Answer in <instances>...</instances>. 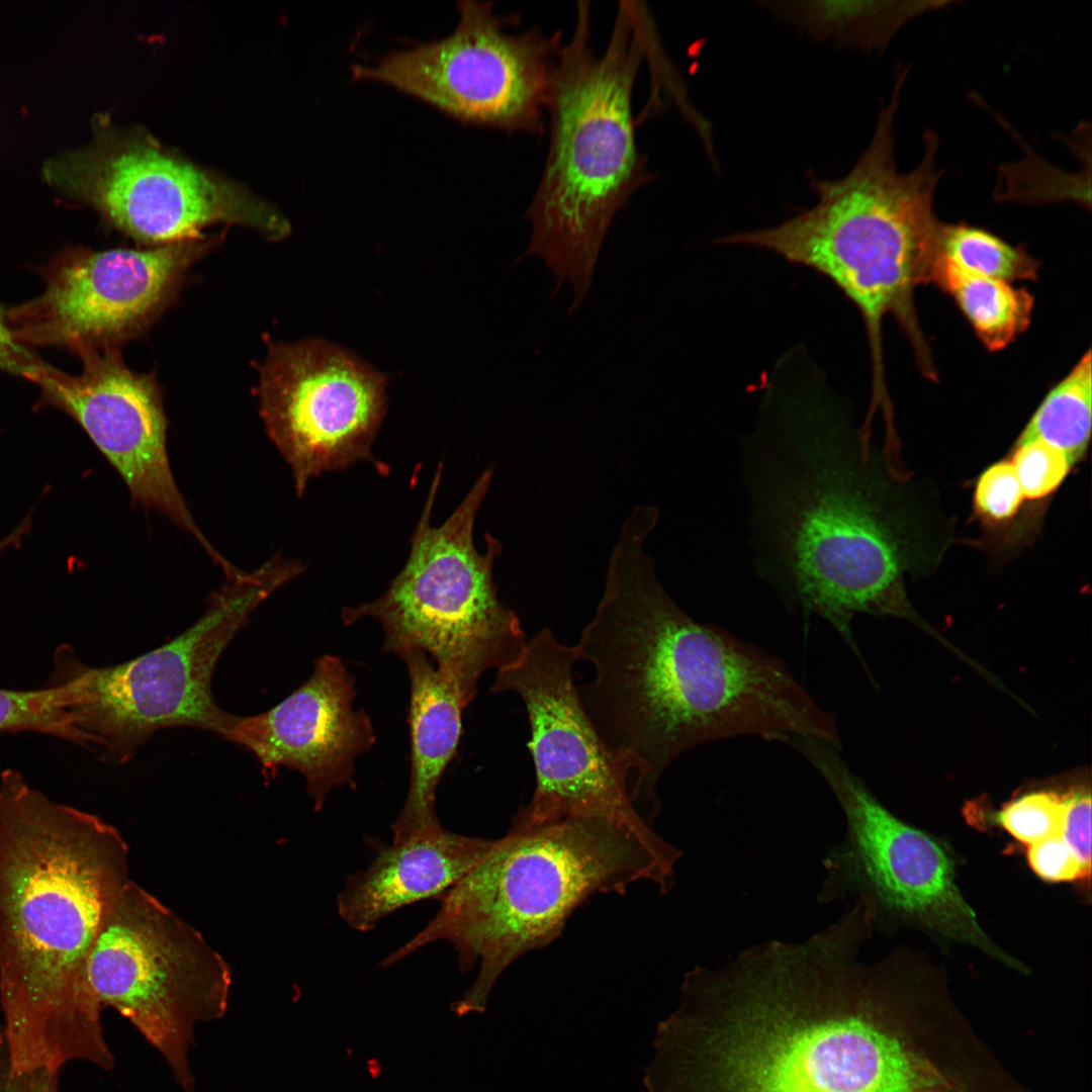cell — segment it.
I'll return each instance as SVG.
<instances>
[{"label": "cell", "instance_id": "obj_7", "mask_svg": "<svg viewBox=\"0 0 1092 1092\" xmlns=\"http://www.w3.org/2000/svg\"><path fill=\"white\" fill-rule=\"evenodd\" d=\"M442 466L435 471L404 566L383 595L345 607L341 618L348 626L362 618L379 622L386 652H425L467 707L481 675L515 662L528 640L517 614L497 596L493 566L503 551L500 541L486 533L483 552L473 541L492 470H484L450 517L434 527L431 514Z\"/></svg>", "mask_w": 1092, "mask_h": 1092}, {"label": "cell", "instance_id": "obj_6", "mask_svg": "<svg viewBox=\"0 0 1092 1092\" xmlns=\"http://www.w3.org/2000/svg\"><path fill=\"white\" fill-rule=\"evenodd\" d=\"M640 881H650L665 893L674 883V871L636 834L613 821L569 817L509 830L441 897L434 918L381 967L446 940L454 946L462 972L479 965L474 982L452 1010L458 1016L481 1013L507 968L555 940L586 899L623 894Z\"/></svg>", "mask_w": 1092, "mask_h": 1092}, {"label": "cell", "instance_id": "obj_28", "mask_svg": "<svg viewBox=\"0 0 1092 1092\" xmlns=\"http://www.w3.org/2000/svg\"><path fill=\"white\" fill-rule=\"evenodd\" d=\"M1026 848L1027 863L1042 881L1090 884L1091 870L1082 863L1062 835L1050 837Z\"/></svg>", "mask_w": 1092, "mask_h": 1092}, {"label": "cell", "instance_id": "obj_1", "mask_svg": "<svg viewBox=\"0 0 1092 1092\" xmlns=\"http://www.w3.org/2000/svg\"><path fill=\"white\" fill-rule=\"evenodd\" d=\"M873 930L854 903L802 942L700 970L672 1031L670 1092H946L903 961H858Z\"/></svg>", "mask_w": 1092, "mask_h": 1092}, {"label": "cell", "instance_id": "obj_32", "mask_svg": "<svg viewBox=\"0 0 1092 1092\" xmlns=\"http://www.w3.org/2000/svg\"><path fill=\"white\" fill-rule=\"evenodd\" d=\"M28 528H29V520L25 519L17 527V529H15L12 533H10L7 537H5L3 540L0 541V553L3 550L9 548L10 546L15 545L16 543H18L20 538L27 532Z\"/></svg>", "mask_w": 1092, "mask_h": 1092}, {"label": "cell", "instance_id": "obj_16", "mask_svg": "<svg viewBox=\"0 0 1092 1092\" xmlns=\"http://www.w3.org/2000/svg\"><path fill=\"white\" fill-rule=\"evenodd\" d=\"M77 355L81 374L47 363L29 379L48 402L70 415L117 470L132 500L155 510L191 534L223 568L228 560L197 527L172 473L167 453V418L155 376L130 370L120 347Z\"/></svg>", "mask_w": 1092, "mask_h": 1092}, {"label": "cell", "instance_id": "obj_21", "mask_svg": "<svg viewBox=\"0 0 1092 1092\" xmlns=\"http://www.w3.org/2000/svg\"><path fill=\"white\" fill-rule=\"evenodd\" d=\"M930 283L951 297L990 352L1006 348L1030 325L1034 297L1025 287L968 272L939 255Z\"/></svg>", "mask_w": 1092, "mask_h": 1092}, {"label": "cell", "instance_id": "obj_15", "mask_svg": "<svg viewBox=\"0 0 1092 1092\" xmlns=\"http://www.w3.org/2000/svg\"><path fill=\"white\" fill-rule=\"evenodd\" d=\"M212 245L203 238L143 250H66L47 269L43 292L7 310L9 328L24 346L76 354L120 347L154 322Z\"/></svg>", "mask_w": 1092, "mask_h": 1092}, {"label": "cell", "instance_id": "obj_12", "mask_svg": "<svg viewBox=\"0 0 1092 1092\" xmlns=\"http://www.w3.org/2000/svg\"><path fill=\"white\" fill-rule=\"evenodd\" d=\"M575 647L550 628L528 640L522 655L497 669L490 691L512 692L524 702L536 787L510 830H525L569 817L603 818L627 827L667 868L679 851L643 819L632 801L629 761L602 739L586 714L574 679Z\"/></svg>", "mask_w": 1092, "mask_h": 1092}, {"label": "cell", "instance_id": "obj_26", "mask_svg": "<svg viewBox=\"0 0 1092 1092\" xmlns=\"http://www.w3.org/2000/svg\"><path fill=\"white\" fill-rule=\"evenodd\" d=\"M1009 460L1024 498L1030 502L1056 492L1074 467L1061 449L1040 439L1016 441Z\"/></svg>", "mask_w": 1092, "mask_h": 1092}, {"label": "cell", "instance_id": "obj_5", "mask_svg": "<svg viewBox=\"0 0 1092 1092\" xmlns=\"http://www.w3.org/2000/svg\"><path fill=\"white\" fill-rule=\"evenodd\" d=\"M590 16V3L578 1L552 80L549 148L526 213L531 238L520 257L541 260L557 288L568 284L569 312L589 291L615 215L653 177L636 144L632 99L654 26L641 2L621 1L608 44L597 56Z\"/></svg>", "mask_w": 1092, "mask_h": 1092}, {"label": "cell", "instance_id": "obj_14", "mask_svg": "<svg viewBox=\"0 0 1092 1092\" xmlns=\"http://www.w3.org/2000/svg\"><path fill=\"white\" fill-rule=\"evenodd\" d=\"M386 379L345 349L321 339L268 341L259 366V411L301 496L323 473L368 461L386 413Z\"/></svg>", "mask_w": 1092, "mask_h": 1092}, {"label": "cell", "instance_id": "obj_18", "mask_svg": "<svg viewBox=\"0 0 1092 1092\" xmlns=\"http://www.w3.org/2000/svg\"><path fill=\"white\" fill-rule=\"evenodd\" d=\"M494 839L441 830L392 843L363 872L350 876L338 896L343 921L372 930L387 915L412 903L442 897L489 850Z\"/></svg>", "mask_w": 1092, "mask_h": 1092}, {"label": "cell", "instance_id": "obj_17", "mask_svg": "<svg viewBox=\"0 0 1092 1092\" xmlns=\"http://www.w3.org/2000/svg\"><path fill=\"white\" fill-rule=\"evenodd\" d=\"M355 697V677L339 657L325 654L291 695L263 713L239 716L223 737L251 751L266 778L279 767L297 770L321 811L334 788L355 789L354 762L375 743L370 718L353 708Z\"/></svg>", "mask_w": 1092, "mask_h": 1092}, {"label": "cell", "instance_id": "obj_25", "mask_svg": "<svg viewBox=\"0 0 1092 1092\" xmlns=\"http://www.w3.org/2000/svg\"><path fill=\"white\" fill-rule=\"evenodd\" d=\"M986 819L1026 847L1053 836H1063L1065 792L1035 790L1021 794Z\"/></svg>", "mask_w": 1092, "mask_h": 1092}, {"label": "cell", "instance_id": "obj_2", "mask_svg": "<svg viewBox=\"0 0 1092 1092\" xmlns=\"http://www.w3.org/2000/svg\"><path fill=\"white\" fill-rule=\"evenodd\" d=\"M742 445L758 574L855 649L856 613L918 621L905 574L920 567L889 451L819 395L768 399Z\"/></svg>", "mask_w": 1092, "mask_h": 1092}, {"label": "cell", "instance_id": "obj_10", "mask_svg": "<svg viewBox=\"0 0 1092 1092\" xmlns=\"http://www.w3.org/2000/svg\"><path fill=\"white\" fill-rule=\"evenodd\" d=\"M91 121L90 143L49 157L41 178L135 241L158 247L200 240L203 229L216 223L247 226L270 240L289 234L287 219L242 185L143 131L115 125L106 114Z\"/></svg>", "mask_w": 1092, "mask_h": 1092}, {"label": "cell", "instance_id": "obj_22", "mask_svg": "<svg viewBox=\"0 0 1092 1092\" xmlns=\"http://www.w3.org/2000/svg\"><path fill=\"white\" fill-rule=\"evenodd\" d=\"M1091 366L1088 349L1048 391L1016 441L1040 439L1061 449L1073 466L1081 461L1091 436Z\"/></svg>", "mask_w": 1092, "mask_h": 1092}, {"label": "cell", "instance_id": "obj_31", "mask_svg": "<svg viewBox=\"0 0 1092 1092\" xmlns=\"http://www.w3.org/2000/svg\"><path fill=\"white\" fill-rule=\"evenodd\" d=\"M44 364L17 341L9 328L7 311L0 306V369L29 380Z\"/></svg>", "mask_w": 1092, "mask_h": 1092}, {"label": "cell", "instance_id": "obj_23", "mask_svg": "<svg viewBox=\"0 0 1092 1092\" xmlns=\"http://www.w3.org/2000/svg\"><path fill=\"white\" fill-rule=\"evenodd\" d=\"M937 251L963 270L1009 283L1032 281L1038 274L1039 261L1024 246L965 222H941Z\"/></svg>", "mask_w": 1092, "mask_h": 1092}, {"label": "cell", "instance_id": "obj_20", "mask_svg": "<svg viewBox=\"0 0 1092 1092\" xmlns=\"http://www.w3.org/2000/svg\"><path fill=\"white\" fill-rule=\"evenodd\" d=\"M952 1L778 2L770 7L819 39L832 38L864 51L883 50L914 17L953 4Z\"/></svg>", "mask_w": 1092, "mask_h": 1092}, {"label": "cell", "instance_id": "obj_8", "mask_svg": "<svg viewBox=\"0 0 1092 1092\" xmlns=\"http://www.w3.org/2000/svg\"><path fill=\"white\" fill-rule=\"evenodd\" d=\"M293 578L292 566L279 557L226 578L188 629L116 665L88 666L71 647L60 646L51 681L66 690L82 746L106 762L122 764L162 729L197 728L223 736L239 716L213 700L215 665L258 606Z\"/></svg>", "mask_w": 1092, "mask_h": 1092}, {"label": "cell", "instance_id": "obj_3", "mask_svg": "<svg viewBox=\"0 0 1092 1092\" xmlns=\"http://www.w3.org/2000/svg\"><path fill=\"white\" fill-rule=\"evenodd\" d=\"M128 848L96 815L0 776V1006L18 1070L114 1057L87 961L128 877Z\"/></svg>", "mask_w": 1092, "mask_h": 1092}, {"label": "cell", "instance_id": "obj_29", "mask_svg": "<svg viewBox=\"0 0 1092 1092\" xmlns=\"http://www.w3.org/2000/svg\"><path fill=\"white\" fill-rule=\"evenodd\" d=\"M1063 838L1091 870V790L1083 785L1065 792Z\"/></svg>", "mask_w": 1092, "mask_h": 1092}, {"label": "cell", "instance_id": "obj_4", "mask_svg": "<svg viewBox=\"0 0 1092 1092\" xmlns=\"http://www.w3.org/2000/svg\"><path fill=\"white\" fill-rule=\"evenodd\" d=\"M890 101L873 139L841 179H814L818 202L778 225L717 241L770 251L828 278L859 311L871 355L872 399L890 397L885 377L883 323L892 315L910 342L923 376L937 380L916 312L917 286L930 283L941 221L933 209L940 179L938 139L927 130L921 162L901 173L894 153Z\"/></svg>", "mask_w": 1092, "mask_h": 1092}, {"label": "cell", "instance_id": "obj_24", "mask_svg": "<svg viewBox=\"0 0 1092 1092\" xmlns=\"http://www.w3.org/2000/svg\"><path fill=\"white\" fill-rule=\"evenodd\" d=\"M32 731L82 745L68 710L63 686L50 682L43 689H0V732Z\"/></svg>", "mask_w": 1092, "mask_h": 1092}, {"label": "cell", "instance_id": "obj_11", "mask_svg": "<svg viewBox=\"0 0 1092 1092\" xmlns=\"http://www.w3.org/2000/svg\"><path fill=\"white\" fill-rule=\"evenodd\" d=\"M87 976L101 1006L114 1008L194 1092V1029L226 1012L232 984L223 958L157 898L129 881L104 917Z\"/></svg>", "mask_w": 1092, "mask_h": 1092}, {"label": "cell", "instance_id": "obj_9", "mask_svg": "<svg viewBox=\"0 0 1092 1092\" xmlns=\"http://www.w3.org/2000/svg\"><path fill=\"white\" fill-rule=\"evenodd\" d=\"M791 744L819 771L841 805L844 842L831 849L820 898L847 892L870 901L875 925L918 930L940 943L973 947L1020 974L1028 967L997 944L963 895L945 842L887 810L829 742L798 736Z\"/></svg>", "mask_w": 1092, "mask_h": 1092}, {"label": "cell", "instance_id": "obj_30", "mask_svg": "<svg viewBox=\"0 0 1092 1092\" xmlns=\"http://www.w3.org/2000/svg\"><path fill=\"white\" fill-rule=\"evenodd\" d=\"M59 1072L48 1068H14L0 1030V1092H60Z\"/></svg>", "mask_w": 1092, "mask_h": 1092}, {"label": "cell", "instance_id": "obj_13", "mask_svg": "<svg viewBox=\"0 0 1092 1092\" xmlns=\"http://www.w3.org/2000/svg\"><path fill=\"white\" fill-rule=\"evenodd\" d=\"M457 10L458 23L448 35L355 65L352 73L466 123L543 133L562 32H509L520 16L496 14L492 2L462 0Z\"/></svg>", "mask_w": 1092, "mask_h": 1092}, {"label": "cell", "instance_id": "obj_27", "mask_svg": "<svg viewBox=\"0 0 1092 1092\" xmlns=\"http://www.w3.org/2000/svg\"><path fill=\"white\" fill-rule=\"evenodd\" d=\"M1024 495L1009 459L988 466L978 477L973 494L974 509L987 524L1001 525L1019 512Z\"/></svg>", "mask_w": 1092, "mask_h": 1092}, {"label": "cell", "instance_id": "obj_19", "mask_svg": "<svg viewBox=\"0 0 1092 1092\" xmlns=\"http://www.w3.org/2000/svg\"><path fill=\"white\" fill-rule=\"evenodd\" d=\"M399 657L411 686V776L403 807L392 824V843L443 828L436 813V793L457 752L466 707L425 652L408 650Z\"/></svg>", "mask_w": 1092, "mask_h": 1092}]
</instances>
